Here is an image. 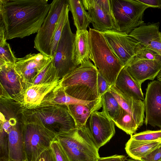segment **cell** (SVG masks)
<instances>
[{"mask_svg":"<svg viewBox=\"0 0 161 161\" xmlns=\"http://www.w3.org/2000/svg\"><path fill=\"white\" fill-rule=\"evenodd\" d=\"M47 0H0V23L6 40L37 33L50 8Z\"/></svg>","mask_w":161,"mask_h":161,"instance_id":"obj_1","label":"cell"},{"mask_svg":"<svg viewBox=\"0 0 161 161\" xmlns=\"http://www.w3.org/2000/svg\"><path fill=\"white\" fill-rule=\"evenodd\" d=\"M22 114L25 121L39 124L56 136L76 127L66 105L41 103L23 108Z\"/></svg>","mask_w":161,"mask_h":161,"instance_id":"obj_2","label":"cell"},{"mask_svg":"<svg viewBox=\"0 0 161 161\" xmlns=\"http://www.w3.org/2000/svg\"><path fill=\"white\" fill-rule=\"evenodd\" d=\"M98 70L90 60L64 76L59 85L65 92L78 99L92 101L100 98L97 87Z\"/></svg>","mask_w":161,"mask_h":161,"instance_id":"obj_3","label":"cell"},{"mask_svg":"<svg viewBox=\"0 0 161 161\" xmlns=\"http://www.w3.org/2000/svg\"><path fill=\"white\" fill-rule=\"evenodd\" d=\"M89 58L101 75L112 86L125 66L112 52L102 33L90 28L88 32Z\"/></svg>","mask_w":161,"mask_h":161,"instance_id":"obj_4","label":"cell"},{"mask_svg":"<svg viewBox=\"0 0 161 161\" xmlns=\"http://www.w3.org/2000/svg\"><path fill=\"white\" fill-rule=\"evenodd\" d=\"M70 161H96L99 149L86 125L56 136Z\"/></svg>","mask_w":161,"mask_h":161,"instance_id":"obj_5","label":"cell"},{"mask_svg":"<svg viewBox=\"0 0 161 161\" xmlns=\"http://www.w3.org/2000/svg\"><path fill=\"white\" fill-rule=\"evenodd\" d=\"M111 3L119 31L129 35L145 24L143 17L149 6L137 0H111Z\"/></svg>","mask_w":161,"mask_h":161,"instance_id":"obj_6","label":"cell"},{"mask_svg":"<svg viewBox=\"0 0 161 161\" xmlns=\"http://www.w3.org/2000/svg\"><path fill=\"white\" fill-rule=\"evenodd\" d=\"M75 34L71 30L69 19L63 30L52 63L61 79L79 66L75 53Z\"/></svg>","mask_w":161,"mask_h":161,"instance_id":"obj_7","label":"cell"},{"mask_svg":"<svg viewBox=\"0 0 161 161\" xmlns=\"http://www.w3.org/2000/svg\"><path fill=\"white\" fill-rule=\"evenodd\" d=\"M24 119L26 161H36L42 153L51 148L56 136L40 125Z\"/></svg>","mask_w":161,"mask_h":161,"instance_id":"obj_8","label":"cell"},{"mask_svg":"<svg viewBox=\"0 0 161 161\" xmlns=\"http://www.w3.org/2000/svg\"><path fill=\"white\" fill-rule=\"evenodd\" d=\"M68 0H53L49 11L34 40V47L42 54L51 57V44L57 22Z\"/></svg>","mask_w":161,"mask_h":161,"instance_id":"obj_9","label":"cell"},{"mask_svg":"<svg viewBox=\"0 0 161 161\" xmlns=\"http://www.w3.org/2000/svg\"><path fill=\"white\" fill-rule=\"evenodd\" d=\"M101 33L112 52L124 66L144 47L136 39L125 33L115 31Z\"/></svg>","mask_w":161,"mask_h":161,"instance_id":"obj_10","label":"cell"},{"mask_svg":"<svg viewBox=\"0 0 161 161\" xmlns=\"http://www.w3.org/2000/svg\"><path fill=\"white\" fill-rule=\"evenodd\" d=\"M86 126L99 149L108 143L115 134L114 122L102 111L92 113Z\"/></svg>","mask_w":161,"mask_h":161,"instance_id":"obj_11","label":"cell"},{"mask_svg":"<svg viewBox=\"0 0 161 161\" xmlns=\"http://www.w3.org/2000/svg\"><path fill=\"white\" fill-rule=\"evenodd\" d=\"M143 102L145 124L161 129V81L154 80L148 83Z\"/></svg>","mask_w":161,"mask_h":161,"instance_id":"obj_12","label":"cell"},{"mask_svg":"<svg viewBox=\"0 0 161 161\" xmlns=\"http://www.w3.org/2000/svg\"><path fill=\"white\" fill-rule=\"evenodd\" d=\"M0 96L22 101L25 90L14 64L0 62Z\"/></svg>","mask_w":161,"mask_h":161,"instance_id":"obj_13","label":"cell"},{"mask_svg":"<svg viewBox=\"0 0 161 161\" xmlns=\"http://www.w3.org/2000/svg\"><path fill=\"white\" fill-rule=\"evenodd\" d=\"M130 75L140 85L147 80L152 81L161 70V61L141 59L135 56L126 66Z\"/></svg>","mask_w":161,"mask_h":161,"instance_id":"obj_14","label":"cell"},{"mask_svg":"<svg viewBox=\"0 0 161 161\" xmlns=\"http://www.w3.org/2000/svg\"><path fill=\"white\" fill-rule=\"evenodd\" d=\"M159 22L144 24L133 30L129 35L144 47L161 56V32Z\"/></svg>","mask_w":161,"mask_h":161,"instance_id":"obj_15","label":"cell"},{"mask_svg":"<svg viewBox=\"0 0 161 161\" xmlns=\"http://www.w3.org/2000/svg\"><path fill=\"white\" fill-rule=\"evenodd\" d=\"M8 132L9 161H26L24 119L13 123Z\"/></svg>","mask_w":161,"mask_h":161,"instance_id":"obj_16","label":"cell"},{"mask_svg":"<svg viewBox=\"0 0 161 161\" xmlns=\"http://www.w3.org/2000/svg\"><path fill=\"white\" fill-rule=\"evenodd\" d=\"M93 29L100 32L109 31H118L114 19L112 16L105 14L100 8L90 3L88 0H81Z\"/></svg>","mask_w":161,"mask_h":161,"instance_id":"obj_17","label":"cell"},{"mask_svg":"<svg viewBox=\"0 0 161 161\" xmlns=\"http://www.w3.org/2000/svg\"><path fill=\"white\" fill-rule=\"evenodd\" d=\"M110 91L121 107L132 116L139 127L142 126L145 118L143 101L135 99L126 95L120 91L115 86H111Z\"/></svg>","mask_w":161,"mask_h":161,"instance_id":"obj_18","label":"cell"},{"mask_svg":"<svg viewBox=\"0 0 161 161\" xmlns=\"http://www.w3.org/2000/svg\"><path fill=\"white\" fill-rule=\"evenodd\" d=\"M60 80L52 83L32 85L27 88L21 102L22 107L29 108L40 104L45 96L59 84Z\"/></svg>","mask_w":161,"mask_h":161,"instance_id":"obj_19","label":"cell"},{"mask_svg":"<svg viewBox=\"0 0 161 161\" xmlns=\"http://www.w3.org/2000/svg\"><path fill=\"white\" fill-rule=\"evenodd\" d=\"M115 86L126 95L136 99L144 101V98L141 86L130 75L126 66L123 67L119 73Z\"/></svg>","mask_w":161,"mask_h":161,"instance_id":"obj_20","label":"cell"},{"mask_svg":"<svg viewBox=\"0 0 161 161\" xmlns=\"http://www.w3.org/2000/svg\"><path fill=\"white\" fill-rule=\"evenodd\" d=\"M76 126L79 128L86 125L92 114L102 107L100 97L87 104L75 103L67 106Z\"/></svg>","mask_w":161,"mask_h":161,"instance_id":"obj_21","label":"cell"},{"mask_svg":"<svg viewBox=\"0 0 161 161\" xmlns=\"http://www.w3.org/2000/svg\"><path fill=\"white\" fill-rule=\"evenodd\" d=\"M51 58L40 53H30L22 58H17L14 64V67L18 74L26 71L41 70Z\"/></svg>","mask_w":161,"mask_h":161,"instance_id":"obj_22","label":"cell"},{"mask_svg":"<svg viewBox=\"0 0 161 161\" xmlns=\"http://www.w3.org/2000/svg\"><path fill=\"white\" fill-rule=\"evenodd\" d=\"M161 144V141H138L130 138L125 144V149L130 157L140 161L141 158L159 147Z\"/></svg>","mask_w":161,"mask_h":161,"instance_id":"obj_23","label":"cell"},{"mask_svg":"<svg viewBox=\"0 0 161 161\" xmlns=\"http://www.w3.org/2000/svg\"><path fill=\"white\" fill-rule=\"evenodd\" d=\"M91 102L80 100L69 95L59 84L45 96L41 104L67 106L75 103L87 104Z\"/></svg>","mask_w":161,"mask_h":161,"instance_id":"obj_24","label":"cell"},{"mask_svg":"<svg viewBox=\"0 0 161 161\" xmlns=\"http://www.w3.org/2000/svg\"><path fill=\"white\" fill-rule=\"evenodd\" d=\"M68 3L76 30H87L90 22L81 0H68Z\"/></svg>","mask_w":161,"mask_h":161,"instance_id":"obj_25","label":"cell"},{"mask_svg":"<svg viewBox=\"0 0 161 161\" xmlns=\"http://www.w3.org/2000/svg\"><path fill=\"white\" fill-rule=\"evenodd\" d=\"M88 32L86 31L76 30L75 38V53L77 64L90 60L89 58Z\"/></svg>","mask_w":161,"mask_h":161,"instance_id":"obj_26","label":"cell"},{"mask_svg":"<svg viewBox=\"0 0 161 161\" xmlns=\"http://www.w3.org/2000/svg\"><path fill=\"white\" fill-rule=\"evenodd\" d=\"M113 121L116 126L130 136L140 128L132 116L121 107L118 115Z\"/></svg>","mask_w":161,"mask_h":161,"instance_id":"obj_27","label":"cell"},{"mask_svg":"<svg viewBox=\"0 0 161 161\" xmlns=\"http://www.w3.org/2000/svg\"><path fill=\"white\" fill-rule=\"evenodd\" d=\"M52 60L51 58L38 74L32 85L52 83L61 80L57 70L53 64Z\"/></svg>","mask_w":161,"mask_h":161,"instance_id":"obj_28","label":"cell"},{"mask_svg":"<svg viewBox=\"0 0 161 161\" xmlns=\"http://www.w3.org/2000/svg\"><path fill=\"white\" fill-rule=\"evenodd\" d=\"M100 98L102 111L113 120L119 113L121 106L110 91L104 93Z\"/></svg>","mask_w":161,"mask_h":161,"instance_id":"obj_29","label":"cell"},{"mask_svg":"<svg viewBox=\"0 0 161 161\" xmlns=\"http://www.w3.org/2000/svg\"><path fill=\"white\" fill-rule=\"evenodd\" d=\"M69 10L68 2L65 5L57 22L51 44V57L55 53L64 26L69 19Z\"/></svg>","mask_w":161,"mask_h":161,"instance_id":"obj_30","label":"cell"},{"mask_svg":"<svg viewBox=\"0 0 161 161\" xmlns=\"http://www.w3.org/2000/svg\"><path fill=\"white\" fill-rule=\"evenodd\" d=\"M4 26L0 25V62L14 64L17 61L9 44L6 42Z\"/></svg>","mask_w":161,"mask_h":161,"instance_id":"obj_31","label":"cell"},{"mask_svg":"<svg viewBox=\"0 0 161 161\" xmlns=\"http://www.w3.org/2000/svg\"><path fill=\"white\" fill-rule=\"evenodd\" d=\"M133 140L142 142L161 141V129L157 130H147L130 136Z\"/></svg>","mask_w":161,"mask_h":161,"instance_id":"obj_32","label":"cell"},{"mask_svg":"<svg viewBox=\"0 0 161 161\" xmlns=\"http://www.w3.org/2000/svg\"><path fill=\"white\" fill-rule=\"evenodd\" d=\"M51 149L56 161H70L56 138L52 142Z\"/></svg>","mask_w":161,"mask_h":161,"instance_id":"obj_33","label":"cell"},{"mask_svg":"<svg viewBox=\"0 0 161 161\" xmlns=\"http://www.w3.org/2000/svg\"><path fill=\"white\" fill-rule=\"evenodd\" d=\"M135 56L141 59L161 61V56L155 52L144 47Z\"/></svg>","mask_w":161,"mask_h":161,"instance_id":"obj_34","label":"cell"},{"mask_svg":"<svg viewBox=\"0 0 161 161\" xmlns=\"http://www.w3.org/2000/svg\"><path fill=\"white\" fill-rule=\"evenodd\" d=\"M88 1L91 4L100 8L105 14L114 17L111 0H88Z\"/></svg>","mask_w":161,"mask_h":161,"instance_id":"obj_35","label":"cell"},{"mask_svg":"<svg viewBox=\"0 0 161 161\" xmlns=\"http://www.w3.org/2000/svg\"><path fill=\"white\" fill-rule=\"evenodd\" d=\"M97 81L98 90L100 97L106 92L110 91L111 86L101 75L98 71L97 75Z\"/></svg>","mask_w":161,"mask_h":161,"instance_id":"obj_36","label":"cell"},{"mask_svg":"<svg viewBox=\"0 0 161 161\" xmlns=\"http://www.w3.org/2000/svg\"><path fill=\"white\" fill-rule=\"evenodd\" d=\"M159 147L153 150L147 156L141 158L140 161H160L161 160V151Z\"/></svg>","mask_w":161,"mask_h":161,"instance_id":"obj_37","label":"cell"},{"mask_svg":"<svg viewBox=\"0 0 161 161\" xmlns=\"http://www.w3.org/2000/svg\"><path fill=\"white\" fill-rule=\"evenodd\" d=\"M36 161H56V160L50 148L42 153Z\"/></svg>","mask_w":161,"mask_h":161,"instance_id":"obj_38","label":"cell"},{"mask_svg":"<svg viewBox=\"0 0 161 161\" xmlns=\"http://www.w3.org/2000/svg\"><path fill=\"white\" fill-rule=\"evenodd\" d=\"M126 159L124 155H115L106 157H100L96 161H125Z\"/></svg>","mask_w":161,"mask_h":161,"instance_id":"obj_39","label":"cell"},{"mask_svg":"<svg viewBox=\"0 0 161 161\" xmlns=\"http://www.w3.org/2000/svg\"><path fill=\"white\" fill-rule=\"evenodd\" d=\"M150 7L161 8V0H137Z\"/></svg>","mask_w":161,"mask_h":161,"instance_id":"obj_40","label":"cell"},{"mask_svg":"<svg viewBox=\"0 0 161 161\" xmlns=\"http://www.w3.org/2000/svg\"><path fill=\"white\" fill-rule=\"evenodd\" d=\"M156 78L157 80L161 81V70L159 72Z\"/></svg>","mask_w":161,"mask_h":161,"instance_id":"obj_41","label":"cell"},{"mask_svg":"<svg viewBox=\"0 0 161 161\" xmlns=\"http://www.w3.org/2000/svg\"><path fill=\"white\" fill-rule=\"evenodd\" d=\"M125 161H140L139 160H136L134 159H127Z\"/></svg>","mask_w":161,"mask_h":161,"instance_id":"obj_42","label":"cell"},{"mask_svg":"<svg viewBox=\"0 0 161 161\" xmlns=\"http://www.w3.org/2000/svg\"><path fill=\"white\" fill-rule=\"evenodd\" d=\"M159 148H160V150L161 151V145H160V146L159 147Z\"/></svg>","mask_w":161,"mask_h":161,"instance_id":"obj_43","label":"cell"},{"mask_svg":"<svg viewBox=\"0 0 161 161\" xmlns=\"http://www.w3.org/2000/svg\"><path fill=\"white\" fill-rule=\"evenodd\" d=\"M160 161H161V160Z\"/></svg>","mask_w":161,"mask_h":161,"instance_id":"obj_44","label":"cell"}]
</instances>
